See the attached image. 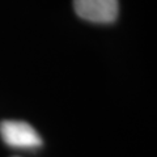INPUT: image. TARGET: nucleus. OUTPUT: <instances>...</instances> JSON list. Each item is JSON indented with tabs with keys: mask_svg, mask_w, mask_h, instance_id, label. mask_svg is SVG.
Returning a JSON list of instances; mask_svg holds the SVG:
<instances>
[{
	"mask_svg": "<svg viewBox=\"0 0 157 157\" xmlns=\"http://www.w3.org/2000/svg\"><path fill=\"white\" fill-rule=\"evenodd\" d=\"M73 9L78 17L94 24H111L119 13L118 0H73Z\"/></svg>",
	"mask_w": 157,
	"mask_h": 157,
	"instance_id": "nucleus-1",
	"label": "nucleus"
},
{
	"mask_svg": "<svg viewBox=\"0 0 157 157\" xmlns=\"http://www.w3.org/2000/svg\"><path fill=\"white\" fill-rule=\"evenodd\" d=\"M0 135L4 143L16 148H36L42 144L39 134L21 121H4L0 124Z\"/></svg>",
	"mask_w": 157,
	"mask_h": 157,
	"instance_id": "nucleus-2",
	"label": "nucleus"
}]
</instances>
